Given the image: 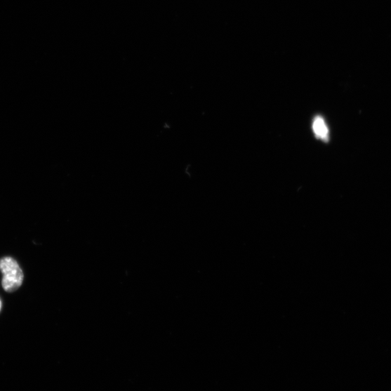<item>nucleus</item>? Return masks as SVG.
<instances>
[{"label": "nucleus", "mask_w": 391, "mask_h": 391, "mask_svg": "<svg viewBox=\"0 0 391 391\" xmlns=\"http://www.w3.org/2000/svg\"><path fill=\"white\" fill-rule=\"evenodd\" d=\"M0 270L4 274L2 286L6 291L13 293L21 286L25 274L15 260L11 257L0 259Z\"/></svg>", "instance_id": "nucleus-1"}, {"label": "nucleus", "mask_w": 391, "mask_h": 391, "mask_svg": "<svg viewBox=\"0 0 391 391\" xmlns=\"http://www.w3.org/2000/svg\"><path fill=\"white\" fill-rule=\"evenodd\" d=\"M312 129L318 140L325 143L329 141V129L323 117L317 116L314 119Z\"/></svg>", "instance_id": "nucleus-2"}, {"label": "nucleus", "mask_w": 391, "mask_h": 391, "mask_svg": "<svg viewBox=\"0 0 391 391\" xmlns=\"http://www.w3.org/2000/svg\"><path fill=\"white\" fill-rule=\"evenodd\" d=\"M2 310V301L1 300H0V312H1Z\"/></svg>", "instance_id": "nucleus-3"}]
</instances>
